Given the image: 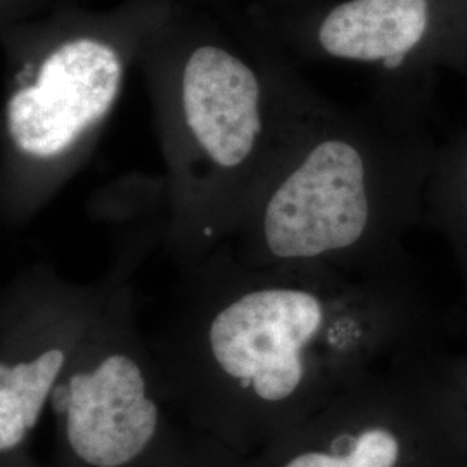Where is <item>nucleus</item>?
Masks as SVG:
<instances>
[{
  "instance_id": "f257e3e1",
  "label": "nucleus",
  "mask_w": 467,
  "mask_h": 467,
  "mask_svg": "<svg viewBox=\"0 0 467 467\" xmlns=\"http://www.w3.org/2000/svg\"><path fill=\"white\" fill-rule=\"evenodd\" d=\"M316 38L326 56L381 67L389 118L426 127L438 77L467 73V0H347Z\"/></svg>"
},
{
  "instance_id": "f03ea898",
  "label": "nucleus",
  "mask_w": 467,
  "mask_h": 467,
  "mask_svg": "<svg viewBox=\"0 0 467 467\" xmlns=\"http://www.w3.org/2000/svg\"><path fill=\"white\" fill-rule=\"evenodd\" d=\"M327 305L301 287L254 289L212 320L210 350L229 378L250 384L264 401H283L305 378L303 351L322 333Z\"/></svg>"
},
{
  "instance_id": "7ed1b4c3",
  "label": "nucleus",
  "mask_w": 467,
  "mask_h": 467,
  "mask_svg": "<svg viewBox=\"0 0 467 467\" xmlns=\"http://www.w3.org/2000/svg\"><path fill=\"white\" fill-rule=\"evenodd\" d=\"M123 67L113 47L94 38L59 46L36 82L7 102V132L17 150L54 158L69 150L115 104Z\"/></svg>"
},
{
  "instance_id": "20e7f679",
  "label": "nucleus",
  "mask_w": 467,
  "mask_h": 467,
  "mask_svg": "<svg viewBox=\"0 0 467 467\" xmlns=\"http://www.w3.org/2000/svg\"><path fill=\"white\" fill-rule=\"evenodd\" d=\"M50 407L65 416L73 453L92 467L127 466L158 431V405L148 397L142 368L125 353L56 384Z\"/></svg>"
},
{
  "instance_id": "39448f33",
  "label": "nucleus",
  "mask_w": 467,
  "mask_h": 467,
  "mask_svg": "<svg viewBox=\"0 0 467 467\" xmlns=\"http://www.w3.org/2000/svg\"><path fill=\"white\" fill-rule=\"evenodd\" d=\"M260 82L243 59L213 46L194 50L182 73V109L201 150L223 170L250 160L262 132Z\"/></svg>"
},
{
  "instance_id": "423d86ee",
  "label": "nucleus",
  "mask_w": 467,
  "mask_h": 467,
  "mask_svg": "<svg viewBox=\"0 0 467 467\" xmlns=\"http://www.w3.org/2000/svg\"><path fill=\"white\" fill-rule=\"evenodd\" d=\"M67 362L61 348L30 362L0 366V451H15L34 430Z\"/></svg>"
},
{
  "instance_id": "0eeeda50",
  "label": "nucleus",
  "mask_w": 467,
  "mask_h": 467,
  "mask_svg": "<svg viewBox=\"0 0 467 467\" xmlns=\"http://www.w3.org/2000/svg\"><path fill=\"white\" fill-rule=\"evenodd\" d=\"M422 220L451 239L467 265V125L436 148Z\"/></svg>"
},
{
  "instance_id": "6e6552de",
  "label": "nucleus",
  "mask_w": 467,
  "mask_h": 467,
  "mask_svg": "<svg viewBox=\"0 0 467 467\" xmlns=\"http://www.w3.org/2000/svg\"><path fill=\"white\" fill-rule=\"evenodd\" d=\"M400 453L397 434L383 426H372L333 451H301L284 467H397Z\"/></svg>"
}]
</instances>
